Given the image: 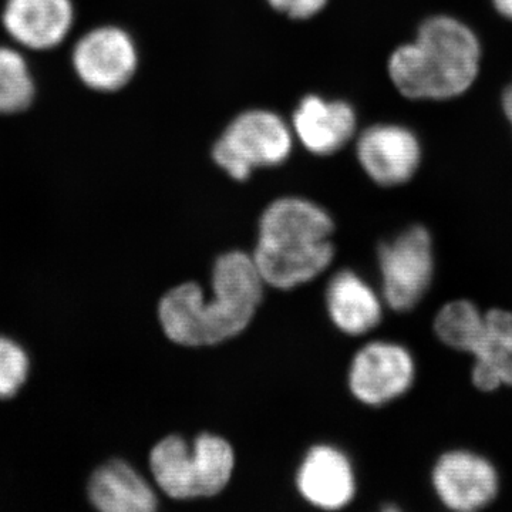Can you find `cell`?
Here are the masks:
<instances>
[{"instance_id": "obj_1", "label": "cell", "mask_w": 512, "mask_h": 512, "mask_svg": "<svg viewBox=\"0 0 512 512\" xmlns=\"http://www.w3.org/2000/svg\"><path fill=\"white\" fill-rule=\"evenodd\" d=\"M252 255L229 251L218 256L212 268L211 298L197 282L175 286L158 306L165 336L187 348L214 346L248 328L264 296Z\"/></svg>"}, {"instance_id": "obj_2", "label": "cell", "mask_w": 512, "mask_h": 512, "mask_svg": "<svg viewBox=\"0 0 512 512\" xmlns=\"http://www.w3.org/2000/svg\"><path fill=\"white\" fill-rule=\"evenodd\" d=\"M481 56L480 40L470 26L453 16H431L413 42L390 55L387 72L407 99L450 100L476 83Z\"/></svg>"}, {"instance_id": "obj_3", "label": "cell", "mask_w": 512, "mask_h": 512, "mask_svg": "<svg viewBox=\"0 0 512 512\" xmlns=\"http://www.w3.org/2000/svg\"><path fill=\"white\" fill-rule=\"evenodd\" d=\"M332 217L302 197H282L259 220L252 259L265 285L288 291L318 278L332 264L335 245Z\"/></svg>"}, {"instance_id": "obj_4", "label": "cell", "mask_w": 512, "mask_h": 512, "mask_svg": "<svg viewBox=\"0 0 512 512\" xmlns=\"http://www.w3.org/2000/svg\"><path fill=\"white\" fill-rule=\"evenodd\" d=\"M234 468V448L211 433L200 434L192 446L183 437L167 436L150 453L154 481L174 500L220 494L231 480Z\"/></svg>"}, {"instance_id": "obj_5", "label": "cell", "mask_w": 512, "mask_h": 512, "mask_svg": "<svg viewBox=\"0 0 512 512\" xmlns=\"http://www.w3.org/2000/svg\"><path fill=\"white\" fill-rule=\"evenodd\" d=\"M295 136L291 123L272 110L242 111L229 121L212 147V160L237 181L258 168L282 165L291 157Z\"/></svg>"}, {"instance_id": "obj_6", "label": "cell", "mask_w": 512, "mask_h": 512, "mask_svg": "<svg viewBox=\"0 0 512 512\" xmlns=\"http://www.w3.org/2000/svg\"><path fill=\"white\" fill-rule=\"evenodd\" d=\"M380 293L394 312L413 311L426 298L436 272V254L429 229L410 225L390 241L380 244Z\"/></svg>"}, {"instance_id": "obj_7", "label": "cell", "mask_w": 512, "mask_h": 512, "mask_svg": "<svg viewBox=\"0 0 512 512\" xmlns=\"http://www.w3.org/2000/svg\"><path fill=\"white\" fill-rule=\"evenodd\" d=\"M431 487L439 503L454 512L490 507L501 490L493 461L467 448L444 451L431 470Z\"/></svg>"}, {"instance_id": "obj_8", "label": "cell", "mask_w": 512, "mask_h": 512, "mask_svg": "<svg viewBox=\"0 0 512 512\" xmlns=\"http://www.w3.org/2000/svg\"><path fill=\"white\" fill-rule=\"evenodd\" d=\"M416 376V359L406 346L373 340L353 357L349 389L366 406H386L409 393Z\"/></svg>"}, {"instance_id": "obj_9", "label": "cell", "mask_w": 512, "mask_h": 512, "mask_svg": "<svg viewBox=\"0 0 512 512\" xmlns=\"http://www.w3.org/2000/svg\"><path fill=\"white\" fill-rule=\"evenodd\" d=\"M72 57L79 79L100 93L124 89L136 76L140 59L133 36L113 25L87 32L74 46Z\"/></svg>"}, {"instance_id": "obj_10", "label": "cell", "mask_w": 512, "mask_h": 512, "mask_svg": "<svg viewBox=\"0 0 512 512\" xmlns=\"http://www.w3.org/2000/svg\"><path fill=\"white\" fill-rule=\"evenodd\" d=\"M356 157L373 183L399 187L409 183L419 170L421 144L409 127L375 124L356 136Z\"/></svg>"}, {"instance_id": "obj_11", "label": "cell", "mask_w": 512, "mask_h": 512, "mask_svg": "<svg viewBox=\"0 0 512 512\" xmlns=\"http://www.w3.org/2000/svg\"><path fill=\"white\" fill-rule=\"evenodd\" d=\"M291 127L309 153L332 156L356 138L357 114L348 101L308 94L293 111Z\"/></svg>"}, {"instance_id": "obj_12", "label": "cell", "mask_w": 512, "mask_h": 512, "mask_svg": "<svg viewBox=\"0 0 512 512\" xmlns=\"http://www.w3.org/2000/svg\"><path fill=\"white\" fill-rule=\"evenodd\" d=\"M296 485L309 504L322 510H342L355 498V470L339 448L320 444L303 458Z\"/></svg>"}, {"instance_id": "obj_13", "label": "cell", "mask_w": 512, "mask_h": 512, "mask_svg": "<svg viewBox=\"0 0 512 512\" xmlns=\"http://www.w3.org/2000/svg\"><path fill=\"white\" fill-rule=\"evenodd\" d=\"M3 26L19 45L32 50L59 46L73 26L72 0H8Z\"/></svg>"}, {"instance_id": "obj_14", "label": "cell", "mask_w": 512, "mask_h": 512, "mask_svg": "<svg viewBox=\"0 0 512 512\" xmlns=\"http://www.w3.org/2000/svg\"><path fill=\"white\" fill-rule=\"evenodd\" d=\"M384 305L382 293L349 269L333 276L326 289L330 319L349 336H363L376 329L382 322Z\"/></svg>"}, {"instance_id": "obj_15", "label": "cell", "mask_w": 512, "mask_h": 512, "mask_svg": "<svg viewBox=\"0 0 512 512\" xmlns=\"http://www.w3.org/2000/svg\"><path fill=\"white\" fill-rule=\"evenodd\" d=\"M89 497L103 512H153L158 508L154 488L123 460H111L94 471Z\"/></svg>"}, {"instance_id": "obj_16", "label": "cell", "mask_w": 512, "mask_h": 512, "mask_svg": "<svg viewBox=\"0 0 512 512\" xmlns=\"http://www.w3.org/2000/svg\"><path fill=\"white\" fill-rule=\"evenodd\" d=\"M485 330V312L468 299L444 303L433 320V332L441 345L458 353H476Z\"/></svg>"}, {"instance_id": "obj_17", "label": "cell", "mask_w": 512, "mask_h": 512, "mask_svg": "<svg viewBox=\"0 0 512 512\" xmlns=\"http://www.w3.org/2000/svg\"><path fill=\"white\" fill-rule=\"evenodd\" d=\"M473 363L493 373L501 387H512V312L495 308L485 312L483 339Z\"/></svg>"}, {"instance_id": "obj_18", "label": "cell", "mask_w": 512, "mask_h": 512, "mask_svg": "<svg viewBox=\"0 0 512 512\" xmlns=\"http://www.w3.org/2000/svg\"><path fill=\"white\" fill-rule=\"evenodd\" d=\"M35 99L28 63L16 50L0 47V114H18Z\"/></svg>"}, {"instance_id": "obj_19", "label": "cell", "mask_w": 512, "mask_h": 512, "mask_svg": "<svg viewBox=\"0 0 512 512\" xmlns=\"http://www.w3.org/2000/svg\"><path fill=\"white\" fill-rule=\"evenodd\" d=\"M29 359L25 350L12 340L0 338V397L15 396L25 383Z\"/></svg>"}, {"instance_id": "obj_20", "label": "cell", "mask_w": 512, "mask_h": 512, "mask_svg": "<svg viewBox=\"0 0 512 512\" xmlns=\"http://www.w3.org/2000/svg\"><path fill=\"white\" fill-rule=\"evenodd\" d=\"M272 9L293 20L311 19L319 15L329 0H266Z\"/></svg>"}, {"instance_id": "obj_21", "label": "cell", "mask_w": 512, "mask_h": 512, "mask_svg": "<svg viewBox=\"0 0 512 512\" xmlns=\"http://www.w3.org/2000/svg\"><path fill=\"white\" fill-rule=\"evenodd\" d=\"M493 5L503 18L512 22V0H493Z\"/></svg>"}, {"instance_id": "obj_22", "label": "cell", "mask_w": 512, "mask_h": 512, "mask_svg": "<svg viewBox=\"0 0 512 512\" xmlns=\"http://www.w3.org/2000/svg\"><path fill=\"white\" fill-rule=\"evenodd\" d=\"M503 109L512 127V83L505 89L503 94Z\"/></svg>"}]
</instances>
